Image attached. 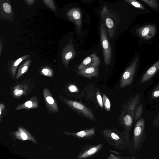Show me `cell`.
I'll return each mask as SVG.
<instances>
[{
	"mask_svg": "<svg viewBox=\"0 0 159 159\" xmlns=\"http://www.w3.org/2000/svg\"><path fill=\"white\" fill-rule=\"evenodd\" d=\"M101 134L107 142L113 147L119 150L128 149L130 153H133L129 132L125 129L121 131L112 128L103 129Z\"/></svg>",
	"mask_w": 159,
	"mask_h": 159,
	"instance_id": "cell-1",
	"label": "cell"
},
{
	"mask_svg": "<svg viewBox=\"0 0 159 159\" xmlns=\"http://www.w3.org/2000/svg\"><path fill=\"white\" fill-rule=\"evenodd\" d=\"M144 92L136 91L134 96L131 97L123 105L118 119L120 125L125 129L130 132L134 122L135 107L144 96Z\"/></svg>",
	"mask_w": 159,
	"mask_h": 159,
	"instance_id": "cell-2",
	"label": "cell"
},
{
	"mask_svg": "<svg viewBox=\"0 0 159 159\" xmlns=\"http://www.w3.org/2000/svg\"><path fill=\"white\" fill-rule=\"evenodd\" d=\"M159 73V59L152 64L137 79L136 91L143 92L153 84Z\"/></svg>",
	"mask_w": 159,
	"mask_h": 159,
	"instance_id": "cell-3",
	"label": "cell"
},
{
	"mask_svg": "<svg viewBox=\"0 0 159 159\" xmlns=\"http://www.w3.org/2000/svg\"><path fill=\"white\" fill-rule=\"evenodd\" d=\"M140 57L141 53L138 52L122 75L120 83V88L129 86L134 84H136L137 80H135V77L139 67Z\"/></svg>",
	"mask_w": 159,
	"mask_h": 159,
	"instance_id": "cell-4",
	"label": "cell"
},
{
	"mask_svg": "<svg viewBox=\"0 0 159 159\" xmlns=\"http://www.w3.org/2000/svg\"><path fill=\"white\" fill-rule=\"evenodd\" d=\"M146 138L145 129V119H139L136 123L131 141L133 153L139 152Z\"/></svg>",
	"mask_w": 159,
	"mask_h": 159,
	"instance_id": "cell-5",
	"label": "cell"
},
{
	"mask_svg": "<svg viewBox=\"0 0 159 159\" xmlns=\"http://www.w3.org/2000/svg\"><path fill=\"white\" fill-rule=\"evenodd\" d=\"M156 32V29L153 25H149L140 27L135 32L139 40L145 43H150L154 40Z\"/></svg>",
	"mask_w": 159,
	"mask_h": 159,
	"instance_id": "cell-6",
	"label": "cell"
},
{
	"mask_svg": "<svg viewBox=\"0 0 159 159\" xmlns=\"http://www.w3.org/2000/svg\"><path fill=\"white\" fill-rule=\"evenodd\" d=\"M100 39L104 64L107 66L111 62L112 51L106 29L104 28L101 30Z\"/></svg>",
	"mask_w": 159,
	"mask_h": 159,
	"instance_id": "cell-7",
	"label": "cell"
},
{
	"mask_svg": "<svg viewBox=\"0 0 159 159\" xmlns=\"http://www.w3.org/2000/svg\"><path fill=\"white\" fill-rule=\"evenodd\" d=\"M69 104L78 115L94 121L96 120L92 110L84 104L75 101H70Z\"/></svg>",
	"mask_w": 159,
	"mask_h": 159,
	"instance_id": "cell-8",
	"label": "cell"
},
{
	"mask_svg": "<svg viewBox=\"0 0 159 159\" xmlns=\"http://www.w3.org/2000/svg\"><path fill=\"white\" fill-rule=\"evenodd\" d=\"M102 143L93 145L84 146L82 150L77 156V159H82L90 157L101 150L103 147Z\"/></svg>",
	"mask_w": 159,
	"mask_h": 159,
	"instance_id": "cell-9",
	"label": "cell"
},
{
	"mask_svg": "<svg viewBox=\"0 0 159 159\" xmlns=\"http://www.w3.org/2000/svg\"><path fill=\"white\" fill-rule=\"evenodd\" d=\"M100 63L99 57L95 53H93L85 58L78 66L77 69L80 70L90 67H98Z\"/></svg>",
	"mask_w": 159,
	"mask_h": 159,
	"instance_id": "cell-10",
	"label": "cell"
},
{
	"mask_svg": "<svg viewBox=\"0 0 159 159\" xmlns=\"http://www.w3.org/2000/svg\"><path fill=\"white\" fill-rule=\"evenodd\" d=\"M146 98L149 106L155 104L159 101V83L153 86L148 91Z\"/></svg>",
	"mask_w": 159,
	"mask_h": 159,
	"instance_id": "cell-11",
	"label": "cell"
},
{
	"mask_svg": "<svg viewBox=\"0 0 159 159\" xmlns=\"http://www.w3.org/2000/svg\"><path fill=\"white\" fill-rule=\"evenodd\" d=\"M71 135L78 139H90L93 138L96 134L95 128L82 130L78 132L70 134Z\"/></svg>",
	"mask_w": 159,
	"mask_h": 159,
	"instance_id": "cell-12",
	"label": "cell"
},
{
	"mask_svg": "<svg viewBox=\"0 0 159 159\" xmlns=\"http://www.w3.org/2000/svg\"><path fill=\"white\" fill-rule=\"evenodd\" d=\"M77 74L89 79L93 77H97L99 75L98 67H90L79 70Z\"/></svg>",
	"mask_w": 159,
	"mask_h": 159,
	"instance_id": "cell-13",
	"label": "cell"
},
{
	"mask_svg": "<svg viewBox=\"0 0 159 159\" xmlns=\"http://www.w3.org/2000/svg\"><path fill=\"white\" fill-rule=\"evenodd\" d=\"M144 96L136 106L134 114V122H136L142 117L143 113L144 110Z\"/></svg>",
	"mask_w": 159,
	"mask_h": 159,
	"instance_id": "cell-14",
	"label": "cell"
},
{
	"mask_svg": "<svg viewBox=\"0 0 159 159\" xmlns=\"http://www.w3.org/2000/svg\"><path fill=\"white\" fill-rule=\"evenodd\" d=\"M155 111L156 116L153 119L152 125L155 128L159 126V101L156 103Z\"/></svg>",
	"mask_w": 159,
	"mask_h": 159,
	"instance_id": "cell-15",
	"label": "cell"
},
{
	"mask_svg": "<svg viewBox=\"0 0 159 159\" xmlns=\"http://www.w3.org/2000/svg\"><path fill=\"white\" fill-rule=\"evenodd\" d=\"M103 105L106 110L109 111L111 108V103L107 96L104 93L102 94Z\"/></svg>",
	"mask_w": 159,
	"mask_h": 159,
	"instance_id": "cell-16",
	"label": "cell"
},
{
	"mask_svg": "<svg viewBox=\"0 0 159 159\" xmlns=\"http://www.w3.org/2000/svg\"><path fill=\"white\" fill-rule=\"evenodd\" d=\"M96 96L99 105L101 107H103V100L99 89H97V91Z\"/></svg>",
	"mask_w": 159,
	"mask_h": 159,
	"instance_id": "cell-17",
	"label": "cell"
},
{
	"mask_svg": "<svg viewBox=\"0 0 159 159\" xmlns=\"http://www.w3.org/2000/svg\"><path fill=\"white\" fill-rule=\"evenodd\" d=\"M45 3L51 9L56 11V7L53 0H44Z\"/></svg>",
	"mask_w": 159,
	"mask_h": 159,
	"instance_id": "cell-18",
	"label": "cell"
},
{
	"mask_svg": "<svg viewBox=\"0 0 159 159\" xmlns=\"http://www.w3.org/2000/svg\"><path fill=\"white\" fill-rule=\"evenodd\" d=\"M4 11L8 13H10L11 11V7L10 5L7 3H5L3 5Z\"/></svg>",
	"mask_w": 159,
	"mask_h": 159,
	"instance_id": "cell-19",
	"label": "cell"
},
{
	"mask_svg": "<svg viewBox=\"0 0 159 159\" xmlns=\"http://www.w3.org/2000/svg\"><path fill=\"white\" fill-rule=\"evenodd\" d=\"M106 24L108 28L111 29L114 26V23L112 20L110 18H107L106 20Z\"/></svg>",
	"mask_w": 159,
	"mask_h": 159,
	"instance_id": "cell-20",
	"label": "cell"
},
{
	"mask_svg": "<svg viewBox=\"0 0 159 159\" xmlns=\"http://www.w3.org/2000/svg\"><path fill=\"white\" fill-rule=\"evenodd\" d=\"M131 4L135 7L141 9H144L143 7L139 2L136 1H133L131 2Z\"/></svg>",
	"mask_w": 159,
	"mask_h": 159,
	"instance_id": "cell-21",
	"label": "cell"
},
{
	"mask_svg": "<svg viewBox=\"0 0 159 159\" xmlns=\"http://www.w3.org/2000/svg\"><path fill=\"white\" fill-rule=\"evenodd\" d=\"M73 16L75 19L77 20L80 18V15L78 11H75L73 13Z\"/></svg>",
	"mask_w": 159,
	"mask_h": 159,
	"instance_id": "cell-22",
	"label": "cell"
},
{
	"mask_svg": "<svg viewBox=\"0 0 159 159\" xmlns=\"http://www.w3.org/2000/svg\"><path fill=\"white\" fill-rule=\"evenodd\" d=\"M47 102L50 104H52L54 103L53 99L51 97H48L46 98Z\"/></svg>",
	"mask_w": 159,
	"mask_h": 159,
	"instance_id": "cell-23",
	"label": "cell"
},
{
	"mask_svg": "<svg viewBox=\"0 0 159 159\" xmlns=\"http://www.w3.org/2000/svg\"><path fill=\"white\" fill-rule=\"evenodd\" d=\"M14 93L16 95L20 96L22 94L23 91L16 89L15 90Z\"/></svg>",
	"mask_w": 159,
	"mask_h": 159,
	"instance_id": "cell-24",
	"label": "cell"
},
{
	"mask_svg": "<svg viewBox=\"0 0 159 159\" xmlns=\"http://www.w3.org/2000/svg\"><path fill=\"white\" fill-rule=\"evenodd\" d=\"M25 105L29 108H31L33 106L32 103L30 101H28L25 102Z\"/></svg>",
	"mask_w": 159,
	"mask_h": 159,
	"instance_id": "cell-25",
	"label": "cell"
},
{
	"mask_svg": "<svg viewBox=\"0 0 159 159\" xmlns=\"http://www.w3.org/2000/svg\"><path fill=\"white\" fill-rule=\"evenodd\" d=\"M69 89L71 92H75L77 90V89L75 86H71L69 87Z\"/></svg>",
	"mask_w": 159,
	"mask_h": 159,
	"instance_id": "cell-26",
	"label": "cell"
},
{
	"mask_svg": "<svg viewBox=\"0 0 159 159\" xmlns=\"http://www.w3.org/2000/svg\"><path fill=\"white\" fill-rule=\"evenodd\" d=\"M21 137L22 138L23 140H26L27 138V135L24 133H21Z\"/></svg>",
	"mask_w": 159,
	"mask_h": 159,
	"instance_id": "cell-27",
	"label": "cell"
},
{
	"mask_svg": "<svg viewBox=\"0 0 159 159\" xmlns=\"http://www.w3.org/2000/svg\"><path fill=\"white\" fill-rule=\"evenodd\" d=\"M22 59L21 58H19L17 61H16L15 63L14 66H16L18 65V64L21 61Z\"/></svg>",
	"mask_w": 159,
	"mask_h": 159,
	"instance_id": "cell-28",
	"label": "cell"
},
{
	"mask_svg": "<svg viewBox=\"0 0 159 159\" xmlns=\"http://www.w3.org/2000/svg\"><path fill=\"white\" fill-rule=\"evenodd\" d=\"M42 72L45 75H47L48 73V70L47 69H44L42 70Z\"/></svg>",
	"mask_w": 159,
	"mask_h": 159,
	"instance_id": "cell-29",
	"label": "cell"
},
{
	"mask_svg": "<svg viewBox=\"0 0 159 159\" xmlns=\"http://www.w3.org/2000/svg\"><path fill=\"white\" fill-rule=\"evenodd\" d=\"M27 68V66H24L22 69L21 73H24L26 70Z\"/></svg>",
	"mask_w": 159,
	"mask_h": 159,
	"instance_id": "cell-30",
	"label": "cell"
},
{
	"mask_svg": "<svg viewBox=\"0 0 159 159\" xmlns=\"http://www.w3.org/2000/svg\"><path fill=\"white\" fill-rule=\"evenodd\" d=\"M27 2L30 4H32L34 2V0H26Z\"/></svg>",
	"mask_w": 159,
	"mask_h": 159,
	"instance_id": "cell-31",
	"label": "cell"
},
{
	"mask_svg": "<svg viewBox=\"0 0 159 159\" xmlns=\"http://www.w3.org/2000/svg\"></svg>",
	"mask_w": 159,
	"mask_h": 159,
	"instance_id": "cell-32",
	"label": "cell"
}]
</instances>
